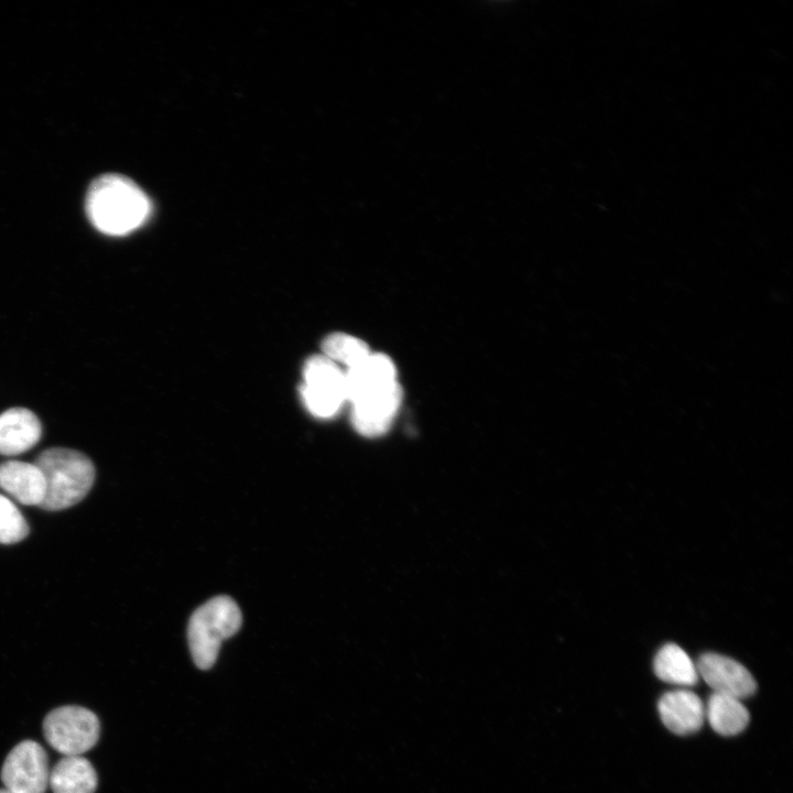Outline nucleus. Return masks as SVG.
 Returning <instances> with one entry per match:
<instances>
[{
  "label": "nucleus",
  "mask_w": 793,
  "mask_h": 793,
  "mask_svg": "<svg viewBox=\"0 0 793 793\" xmlns=\"http://www.w3.org/2000/svg\"><path fill=\"white\" fill-rule=\"evenodd\" d=\"M86 211L96 229L109 236L127 235L149 218L151 203L129 177L106 174L89 186Z\"/></svg>",
  "instance_id": "1"
},
{
  "label": "nucleus",
  "mask_w": 793,
  "mask_h": 793,
  "mask_svg": "<svg viewBox=\"0 0 793 793\" xmlns=\"http://www.w3.org/2000/svg\"><path fill=\"white\" fill-rule=\"evenodd\" d=\"M45 480L42 509L57 511L80 502L95 480L93 461L83 453L64 447L42 452L35 461Z\"/></svg>",
  "instance_id": "2"
},
{
  "label": "nucleus",
  "mask_w": 793,
  "mask_h": 793,
  "mask_svg": "<svg viewBox=\"0 0 793 793\" xmlns=\"http://www.w3.org/2000/svg\"><path fill=\"white\" fill-rule=\"evenodd\" d=\"M242 615L230 597L218 596L197 608L192 615L187 638L194 663L202 670L211 667L220 644L240 628Z\"/></svg>",
  "instance_id": "3"
},
{
  "label": "nucleus",
  "mask_w": 793,
  "mask_h": 793,
  "mask_svg": "<svg viewBox=\"0 0 793 793\" xmlns=\"http://www.w3.org/2000/svg\"><path fill=\"white\" fill-rule=\"evenodd\" d=\"M97 716L82 706H62L50 711L43 721L47 743L63 756H82L98 741Z\"/></svg>",
  "instance_id": "4"
},
{
  "label": "nucleus",
  "mask_w": 793,
  "mask_h": 793,
  "mask_svg": "<svg viewBox=\"0 0 793 793\" xmlns=\"http://www.w3.org/2000/svg\"><path fill=\"white\" fill-rule=\"evenodd\" d=\"M303 374L305 406L317 417L334 416L347 401L345 372L324 355H317L306 361Z\"/></svg>",
  "instance_id": "5"
},
{
  "label": "nucleus",
  "mask_w": 793,
  "mask_h": 793,
  "mask_svg": "<svg viewBox=\"0 0 793 793\" xmlns=\"http://www.w3.org/2000/svg\"><path fill=\"white\" fill-rule=\"evenodd\" d=\"M50 768L44 748L36 741L23 740L7 756L1 781L14 793H45Z\"/></svg>",
  "instance_id": "6"
},
{
  "label": "nucleus",
  "mask_w": 793,
  "mask_h": 793,
  "mask_svg": "<svg viewBox=\"0 0 793 793\" xmlns=\"http://www.w3.org/2000/svg\"><path fill=\"white\" fill-rule=\"evenodd\" d=\"M402 401L398 383L351 402V422L355 430L367 437L384 434L393 423Z\"/></svg>",
  "instance_id": "7"
},
{
  "label": "nucleus",
  "mask_w": 793,
  "mask_h": 793,
  "mask_svg": "<svg viewBox=\"0 0 793 793\" xmlns=\"http://www.w3.org/2000/svg\"><path fill=\"white\" fill-rule=\"evenodd\" d=\"M698 676L714 693L747 698L754 694L757 683L751 673L739 662L717 653H705L696 663Z\"/></svg>",
  "instance_id": "8"
},
{
  "label": "nucleus",
  "mask_w": 793,
  "mask_h": 793,
  "mask_svg": "<svg viewBox=\"0 0 793 793\" xmlns=\"http://www.w3.org/2000/svg\"><path fill=\"white\" fill-rule=\"evenodd\" d=\"M345 382L347 401L351 403L398 383L397 369L388 356L371 352L359 365L347 369Z\"/></svg>",
  "instance_id": "9"
},
{
  "label": "nucleus",
  "mask_w": 793,
  "mask_h": 793,
  "mask_svg": "<svg viewBox=\"0 0 793 793\" xmlns=\"http://www.w3.org/2000/svg\"><path fill=\"white\" fill-rule=\"evenodd\" d=\"M658 709L665 727L681 736L698 731L705 720V705L695 693L675 689L663 694Z\"/></svg>",
  "instance_id": "10"
},
{
  "label": "nucleus",
  "mask_w": 793,
  "mask_h": 793,
  "mask_svg": "<svg viewBox=\"0 0 793 793\" xmlns=\"http://www.w3.org/2000/svg\"><path fill=\"white\" fill-rule=\"evenodd\" d=\"M42 425L29 409L11 408L0 414V454L15 456L32 448L41 438Z\"/></svg>",
  "instance_id": "11"
},
{
  "label": "nucleus",
  "mask_w": 793,
  "mask_h": 793,
  "mask_svg": "<svg viewBox=\"0 0 793 793\" xmlns=\"http://www.w3.org/2000/svg\"><path fill=\"white\" fill-rule=\"evenodd\" d=\"M0 488L28 506H40L45 496V480L35 464L9 460L0 464Z\"/></svg>",
  "instance_id": "12"
},
{
  "label": "nucleus",
  "mask_w": 793,
  "mask_h": 793,
  "mask_svg": "<svg viewBox=\"0 0 793 793\" xmlns=\"http://www.w3.org/2000/svg\"><path fill=\"white\" fill-rule=\"evenodd\" d=\"M97 773L83 756H63L50 770L48 785L53 793H94Z\"/></svg>",
  "instance_id": "13"
},
{
  "label": "nucleus",
  "mask_w": 793,
  "mask_h": 793,
  "mask_svg": "<svg viewBox=\"0 0 793 793\" xmlns=\"http://www.w3.org/2000/svg\"><path fill=\"white\" fill-rule=\"evenodd\" d=\"M705 718L717 734L735 736L748 726L750 716L741 699L713 693L705 706Z\"/></svg>",
  "instance_id": "14"
},
{
  "label": "nucleus",
  "mask_w": 793,
  "mask_h": 793,
  "mask_svg": "<svg viewBox=\"0 0 793 793\" xmlns=\"http://www.w3.org/2000/svg\"><path fill=\"white\" fill-rule=\"evenodd\" d=\"M655 675L670 684L687 687L698 681L696 664L678 645L667 643L656 653L653 662Z\"/></svg>",
  "instance_id": "15"
},
{
  "label": "nucleus",
  "mask_w": 793,
  "mask_h": 793,
  "mask_svg": "<svg viewBox=\"0 0 793 793\" xmlns=\"http://www.w3.org/2000/svg\"><path fill=\"white\" fill-rule=\"evenodd\" d=\"M322 348L325 357L337 365H345L347 369L359 365L371 354L363 340L344 333L327 336Z\"/></svg>",
  "instance_id": "16"
},
{
  "label": "nucleus",
  "mask_w": 793,
  "mask_h": 793,
  "mask_svg": "<svg viewBox=\"0 0 793 793\" xmlns=\"http://www.w3.org/2000/svg\"><path fill=\"white\" fill-rule=\"evenodd\" d=\"M29 534V525L17 508L7 497L0 495V543L13 544Z\"/></svg>",
  "instance_id": "17"
},
{
  "label": "nucleus",
  "mask_w": 793,
  "mask_h": 793,
  "mask_svg": "<svg viewBox=\"0 0 793 793\" xmlns=\"http://www.w3.org/2000/svg\"><path fill=\"white\" fill-rule=\"evenodd\" d=\"M0 793H14V792L4 787V789H0Z\"/></svg>",
  "instance_id": "18"
}]
</instances>
